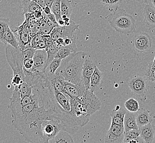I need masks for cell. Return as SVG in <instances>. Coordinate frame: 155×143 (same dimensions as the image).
<instances>
[{
	"label": "cell",
	"mask_w": 155,
	"mask_h": 143,
	"mask_svg": "<svg viewBox=\"0 0 155 143\" xmlns=\"http://www.w3.org/2000/svg\"><path fill=\"white\" fill-rule=\"evenodd\" d=\"M21 8L23 9V14L33 13L38 11H43L41 7L39 4L33 1H22Z\"/></svg>",
	"instance_id": "25"
},
{
	"label": "cell",
	"mask_w": 155,
	"mask_h": 143,
	"mask_svg": "<svg viewBox=\"0 0 155 143\" xmlns=\"http://www.w3.org/2000/svg\"><path fill=\"white\" fill-rule=\"evenodd\" d=\"M141 132L140 129H132L125 132L123 140L124 143H130L132 140H134L140 137Z\"/></svg>",
	"instance_id": "29"
},
{
	"label": "cell",
	"mask_w": 155,
	"mask_h": 143,
	"mask_svg": "<svg viewBox=\"0 0 155 143\" xmlns=\"http://www.w3.org/2000/svg\"><path fill=\"white\" fill-rule=\"evenodd\" d=\"M64 83L70 98H81L84 95V93L87 90L83 82L77 84H75L67 81H64Z\"/></svg>",
	"instance_id": "14"
},
{
	"label": "cell",
	"mask_w": 155,
	"mask_h": 143,
	"mask_svg": "<svg viewBox=\"0 0 155 143\" xmlns=\"http://www.w3.org/2000/svg\"><path fill=\"white\" fill-rule=\"evenodd\" d=\"M34 69V60L33 58L24 60L23 63L24 72H30Z\"/></svg>",
	"instance_id": "38"
},
{
	"label": "cell",
	"mask_w": 155,
	"mask_h": 143,
	"mask_svg": "<svg viewBox=\"0 0 155 143\" xmlns=\"http://www.w3.org/2000/svg\"><path fill=\"white\" fill-rule=\"evenodd\" d=\"M103 75L101 72L100 71L97 66H96L95 69L90 81V89L94 91H97L102 83Z\"/></svg>",
	"instance_id": "23"
},
{
	"label": "cell",
	"mask_w": 155,
	"mask_h": 143,
	"mask_svg": "<svg viewBox=\"0 0 155 143\" xmlns=\"http://www.w3.org/2000/svg\"><path fill=\"white\" fill-rule=\"evenodd\" d=\"M34 68L40 72H45L48 68V52L46 49H36L33 57Z\"/></svg>",
	"instance_id": "10"
},
{
	"label": "cell",
	"mask_w": 155,
	"mask_h": 143,
	"mask_svg": "<svg viewBox=\"0 0 155 143\" xmlns=\"http://www.w3.org/2000/svg\"><path fill=\"white\" fill-rule=\"evenodd\" d=\"M87 54L84 51L73 52L63 59L55 75L63 81L77 84L82 83V72Z\"/></svg>",
	"instance_id": "1"
},
{
	"label": "cell",
	"mask_w": 155,
	"mask_h": 143,
	"mask_svg": "<svg viewBox=\"0 0 155 143\" xmlns=\"http://www.w3.org/2000/svg\"><path fill=\"white\" fill-rule=\"evenodd\" d=\"M1 42H3L5 45L9 44L12 45L14 48H19V44L17 36L15 35L14 32H12L11 29L9 26L7 27V28L5 30L3 35V39L1 40Z\"/></svg>",
	"instance_id": "22"
},
{
	"label": "cell",
	"mask_w": 155,
	"mask_h": 143,
	"mask_svg": "<svg viewBox=\"0 0 155 143\" xmlns=\"http://www.w3.org/2000/svg\"><path fill=\"white\" fill-rule=\"evenodd\" d=\"M9 26V19L8 18H1L0 19V39H3L4 33Z\"/></svg>",
	"instance_id": "35"
},
{
	"label": "cell",
	"mask_w": 155,
	"mask_h": 143,
	"mask_svg": "<svg viewBox=\"0 0 155 143\" xmlns=\"http://www.w3.org/2000/svg\"><path fill=\"white\" fill-rule=\"evenodd\" d=\"M51 11L56 16L57 21L62 18L61 0H54L51 6Z\"/></svg>",
	"instance_id": "32"
},
{
	"label": "cell",
	"mask_w": 155,
	"mask_h": 143,
	"mask_svg": "<svg viewBox=\"0 0 155 143\" xmlns=\"http://www.w3.org/2000/svg\"><path fill=\"white\" fill-rule=\"evenodd\" d=\"M153 62L155 64V58H154V60H153Z\"/></svg>",
	"instance_id": "47"
},
{
	"label": "cell",
	"mask_w": 155,
	"mask_h": 143,
	"mask_svg": "<svg viewBox=\"0 0 155 143\" xmlns=\"http://www.w3.org/2000/svg\"><path fill=\"white\" fill-rule=\"evenodd\" d=\"M72 13L71 1L70 0H61V14L62 16L66 15L68 17H71Z\"/></svg>",
	"instance_id": "28"
},
{
	"label": "cell",
	"mask_w": 155,
	"mask_h": 143,
	"mask_svg": "<svg viewBox=\"0 0 155 143\" xmlns=\"http://www.w3.org/2000/svg\"><path fill=\"white\" fill-rule=\"evenodd\" d=\"M36 48H28L24 50H23V55L24 57V60H28L33 58L34 54L36 51Z\"/></svg>",
	"instance_id": "37"
},
{
	"label": "cell",
	"mask_w": 155,
	"mask_h": 143,
	"mask_svg": "<svg viewBox=\"0 0 155 143\" xmlns=\"http://www.w3.org/2000/svg\"><path fill=\"white\" fill-rule=\"evenodd\" d=\"M47 16H48V19H49L50 21H52L54 24H58V23H57V19H56V16L54 15L52 12L51 13H50V15H47Z\"/></svg>",
	"instance_id": "42"
},
{
	"label": "cell",
	"mask_w": 155,
	"mask_h": 143,
	"mask_svg": "<svg viewBox=\"0 0 155 143\" xmlns=\"http://www.w3.org/2000/svg\"><path fill=\"white\" fill-rule=\"evenodd\" d=\"M43 12H44L46 15H50L52 13L51 8L48 6H46V7L43 8Z\"/></svg>",
	"instance_id": "43"
},
{
	"label": "cell",
	"mask_w": 155,
	"mask_h": 143,
	"mask_svg": "<svg viewBox=\"0 0 155 143\" xmlns=\"http://www.w3.org/2000/svg\"><path fill=\"white\" fill-rule=\"evenodd\" d=\"M136 118L139 127H141L152 122L151 112L144 108H140L136 112Z\"/></svg>",
	"instance_id": "18"
},
{
	"label": "cell",
	"mask_w": 155,
	"mask_h": 143,
	"mask_svg": "<svg viewBox=\"0 0 155 143\" xmlns=\"http://www.w3.org/2000/svg\"><path fill=\"white\" fill-rule=\"evenodd\" d=\"M124 127L125 132L132 129H139L136 118V112L127 111L125 113L124 119Z\"/></svg>",
	"instance_id": "21"
},
{
	"label": "cell",
	"mask_w": 155,
	"mask_h": 143,
	"mask_svg": "<svg viewBox=\"0 0 155 143\" xmlns=\"http://www.w3.org/2000/svg\"><path fill=\"white\" fill-rule=\"evenodd\" d=\"M54 95L55 96V98L58 104L60 105L61 107L64 110L67 112H72V108L71 102H70V98H67V95L63 94V92H60L57 91L56 90L54 89Z\"/></svg>",
	"instance_id": "19"
},
{
	"label": "cell",
	"mask_w": 155,
	"mask_h": 143,
	"mask_svg": "<svg viewBox=\"0 0 155 143\" xmlns=\"http://www.w3.org/2000/svg\"><path fill=\"white\" fill-rule=\"evenodd\" d=\"M30 36L32 39L34 36L40 33V23L38 22H33L30 24V27L29 28Z\"/></svg>",
	"instance_id": "36"
},
{
	"label": "cell",
	"mask_w": 155,
	"mask_h": 143,
	"mask_svg": "<svg viewBox=\"0 0 155 143\" xmlns=\"http://www.w3.org/2000/svg\"><path fill=\"white\" fill-rule=\"evenodd\" d=\"M33 94V87L27 82L24 81L23 83L19 85L15 86V90L12 94L11 98H9V101H14L18 98H22L27 95Z\"/></svg>",
	"instance_id": "13"
},
{
	"label": "cell",
	"mask_w": 155,
	"mask_h": 143,
	"mask_svg": "<svg viewBox=\"0 0 155 143\" xmlns=\"http://www.w3.org/2000/svg\"><path fill=\"white\" fill-rule=\"evenodd\" d=\"M94 92L91 89H87L84 95L81 97L84 107L90 116L99 110L101 106V102Z\"/></svg>",
	"instance_id": "7"
},
{
	"label": "cell",
	"mask_w": 155,
	"mask_h": 143,
	"mask_svg": "<svg viewBox=\"0 0 155 143\" xmlns=\"http://www.w3.org/2000/svg\"><path fill=\"white\" fill-rule=\"evenodd\" d=\"M6 56L7 62L13 72L12 85H19L25 81V75L23 69L24 57L23 52L19 48H14L12 45H6Z\"/></svg>",
	"instance_id": "2"
},
{
	"label": "cell",
	"mask_w": 155,
	"mask_h": 143,
	"mask_svg": "<svg viewBox=\"0 0 155 143\" xmlns=\"http://www.w3.org/2000/svg\"><path fill=\"white\" fill-rule=\"evenodd\" d=\"M139 129L141 132L140 136L143 139L145 143H151L153 141L155 129L152 123L139 127Z\"/></svg>",
	"instance_id": "20"
},
{
	"label": "cell",
	"mask_w": 155,
	"mask_h": 143,
	"mask_svg": "<svg viewBox=\"0 0 155 143\" xmlns=\"http://www.w3.org/2000/svg\"><path fill=\"white\" fill-rule=\"evenodd\" d=\"M144 21L146 27L150 29L155 28V8L146 2L143 7Z\"/></svg>",
	"instance_id": "15"
},
{
	"label": "cell",
	"mask_w": 155,
	"mask_h": 143,
	"mask_svg": "<svg viewBox=\"0 0 155 143\" xmlns=\"http://www.w3.org/2000/svg\"><path fill=\"white\" fill-rule=\"evenodd\" d=\"M48 52V62L47 66H49V65L52 62V61L54 60L57 55V52L58 50V48L54 44L51 45L49 48H46Z\"/></svg>",
	"instance_id": "33"
},
{
	"label": "cell",
	"mask_w": 155,
	"mask_h": 143,
	"mask_svg": "<svg viewBox=\"0 0 155 143\" xmlns=\"http://www.w3.org/2000/svg\"><path fill=\"white\" fill-rule=\"evenodd\" d=\"M73 52H75L71 48L64 46L58 49L56 57L63 60L66 57H68L69 55H71Z\"/></svg>",
	"instance_id": "31"
},
{
	"label": "cell",
	"mask_w": 155,
	"mask_h": 143,
	"mask_svg": "<svg viewBox=\"0 0 155 143\" xmlns=\"http://www.w3.org/2000/svg\"><path fill=\"white\" fill-rule=\"evenodd\" d=\"M125 108L131 112H137L140 109L139 102L136 99L130 98L124 103Z\"/></svg>",
	"instance_id": "30"
},
{
	"label": "cell",
	"mask_w": 155,
	"mask_h": 143,
	"mask_svg": "<svg viewBox=\"0 0 155 143\" xmlns=\"http://www.w3.org/2000/svg\"><path fill=\"white\" fill-rule=\"evenodd\" d=\"M23 1H33L38 4H39V5L41 7L42 9L46 6L45 0H23Z\"/></svg>",
	"instance_id": "41"
},
{
	"label": "cell",
	"mask_w": 155,
	"mask_h": 143,
	"mask_svg": "<svg viewBox=\"0 0 155 143\" xmlns=\"http://www.w3.org/2000/svg\"><path fill=\"white\" fill-rule=\"evenodd\" d=\"M16 36L18 39L19 48L21 50H24L28 48H32L31 44V36L29 29L28 27L21 28L17 30Z\"/></svg>",
	"instance_id": "12"
},
{
	"label": "cell",
	"mask_w": 155,
	"mask_h": 143,
	"mask_svg": "<svg viewBox=\"0 0 155 143\" xmlns=\"http://www.w3.org/2000/svg\"><path fill=\"white\" fill-rule=\"evenodd\" d=\"M79 25L75 23L73 21H71V24L69 25H64L57 27V31L61 36V38H65L67 37L73 38L75 36V31L79 29Z\"/></svg>",
	"instance_id": "16"
},
{
	"label": "cell",
	"mask_w": 155,
	"mask_h": 143,
	"mask_svg": "<svg viewBox=\"0 0 155 143\" xmlns=\"http://www.w3.org/2000/svg\"><path fill=\"white\" fill-rule=\"evenodd\" d=\"M145 76L148 81L155 83V64L153 62L150 63L147 67Z\"/></svg>",
	"instance_id": "34"
},
{
	"label": "cell",
	"mask_w": 155,
	"mask_h": 143,
	"mask_svg": "<svg viewBox=\"0 0 155 143\" xmlns=\"http://www.w3.org/2000/svg\"><path fill=\"white\" fill-rule=\"evenodd\" d=\"M42 39V34H39L36 35L34 36L31 40V47L33 48H35L36 45L39 43V42Z\"/></svg>",
	"instance_id": "39"
},
{
	"label": "cell",
	"mask_w": 155,
	"mask_h": 143,
	"mask_svg": "<svg viewBox=\"0 0 155 143\" xmlns=\"http://www.w3.org/2000/svg\"><path fill=\"white\" fill-rule=\"evenodd\" d=\"M61 130L67 131L66 125L61 121L45 119L42 121V131L45 143H48L50 140L54 139Z\"/></svg>",
	"instance_id": "5"
},
{
	"label": "cell",
	"mask_w": 155,
	"mask_h": 143,
	"mask_svg": "<svg viewBox=\"0 0 155 143\" xmlns=\"http://www.w3.org/2000/svg\"><path fill=\"white\" fill-rule=\"evenodd\" d=\"M146 2L150 3L151 5L155 8V0H147Z\"/></svg>",
	"instance_id": "46"
},
{
	"label": "cell",
	"mask_w": 155,
	"mask_h": 143,
	"mask_svg": "<svg viewBox=\"0 0 155 143\" xmlns=\"http://www.w3.org/2000/svg\"><path fill=\"white\" fill-rule=\"evenodd\" d=\"M58 25L60 26H64L65 25V22L63 19L62 18L60 19L58 21H57Z\"/></svg>",
	"instance_id": "45"
},
{
	"label": "cell",
	"mask_w": 155,
	"mask_h": 143,
	"mask_svg": "<svg viewBox=\"0 0 155 143\" xmlns=\"http://www.w3.org/2000/svg\"><path fill=\"white\" fill-rule=\"evenodd\" d=\"M124 127L111 123L110 127L104 138V142L107 143H122L125 135Z\"/></svg>",
	"instance_id": "9"
},
{
	"label": "cell",
	"mask_w": 155,
	"mask_h": 143,
	"mask_svg": "<svg viewBox=\"0 0 155 143\" xmlns=\"http://www.w3.org/2000/svg\"><path fill=\"white\" fill-rule=\"evenodd\" d=\"M110 26L118 33L129 34L136 32V23L133 17L124 9L118 8L108 17Z\"/></svg>",
	"instance_id": "3"
},
{
	"label": "cell",
	"mask_w": 155,
	"mask_h": 143,
	"mask_svg": "<svg viewBox=\"0 0 155 143\" xmlns=\"http://www.w3.org/2000/svg\"><path fill=\"white\" fill-rule=\"evenodd\" d=\"M35 48L36 49H46L47 48V45L46 43L44 40L42 39L39 43L36 45Z\"/></svg>",
	"instance_id": "40"
},
{
	"label": "cell",
	"mask_w": 155,
	"mask_h": 143,
	"mask_svg": "<svg viewBox=\"0 0 155 143\" xmlns=\"http://www.w3.org/2000/svg\"><path fill=\"white\" fill-rule=\"evenodd\" d=\"M152 38L147 33L140 32L135 34L133 45L136 51L144 52L149 51L152 47Z\"/></svg>",
	"instance_id": "8"
},
{
	"label": "cell",
	"mask_w": 155,
	"mask_h": 143,
	"mask_svg": "<svg viewBox=\"0 0 155 143\" xmlns=\"http://www.w3.org/2000/svg\"><path fill=\"white\" fill-rule=\"evenodd\" d=\"M147 79L145 75H137L131 78L128 81L132 95L141 101H145L148 91Z\"/></svg>",
	"instance_id": "4"
},
{
	"label": "cell",
	"mask_w": 155,
	"mask_h": 143,
	"mask_svg": "<svg viewBox=\"0 0 155 143\" xmlns=\"http://www.w3.org/2000/svg\"><path fill=\"white\" fill-rule=\"evenodd\" d=\"M45 1L46 6H48V7H50V8H51L52 5L54 3V0H45Z\"/></svg>",
	"instance_id": "44"
},
{
	"label": "cell",
	"mask_w": 155,
	"mask_h": 143,
	"mask_svg": "<svg viewBox=\"0 0 155 143\" xmlns=\"http://www.w3.org/2000/svg\"><path fill=\"white\" fill-rule=\"evenodd\" d=\"M68 132L61 130L60 132L56 135L54 139L49 141V143H73L74 140L73 137Z\"/></svg>",
	"instance_id": "24"
},
{
	"label": "cell",
	"mask_w": 155,
	"mask_h": 143,
	"mask_svg": "<svg viewBox=\"0 0 155 143\" xmlns=\"http://www.w3.org/2000/svg\"><path fill=\"white\" fill-rule=\"evenodd\" d=\"M96 66L95 62L86 57L82 72V81L87 89H90V81Z\"/></svg>",
	"instance_id": "11"
},
{
	"label": "cell",
	"mask_w": 155,
	"mask_h": 143,
	"mask_svg": "<svg viewBox=\"0 0 155 143\" xmlns=\"http://www.w3.org/2000/svg\"><path fill=\"white\" fill-rule=\"evenodd\" d=\"M104 6L107 7L111 12L116 11L119 8L120 5L122 2V0H100Z\"/></svg>",
	"instance_id": "27"
},
{
	"label": "cell",
	"mask_w": 155,
	"mask_h": 143,
	"mask_svg": "<svg viewBox=\"0 0 155 143\" xmlns=\"http://www.w3.org/2000/svg\"><path fill=\"white\" fill-rule=\"evenodd\" d=\"M69 98L75 119L80 127H83L89 122L90 116L84 107L81 98L71 97Z\"/></svg>",
	"instance_id": "6"
},
{
	"label": "cell",
	"mask_w": 155,
	"mask_h": 143,
	"mask_svg": "<svg viewBox=\"0 0 155 143\" xmlns=\"http://www.w3.org/2000/svg\"><path fill=\"white\" fill-rule=\"evenodd\" d=\"M62 60L58 58H54L52 62L48 66V68L45 70V74L46 75H55L58 68L60 67L61 64Z\"/></svg>",
	"instance_id": "26"
},
{
	"label": "cell",
	"mask_w": 155,
	"mask_h": 143,
	"mask_svg": "<svg viewBox=\"0 0 155 143\" xmlns=\"http://www.w3.org/2000/svg\"><path fill=\"white\" fill-rule=\"evenodd\" d=\"M127 111L124 108L117 105L114 110L110 112V116L111 117V123L116 124L118 125L124 126V119L125 113Z\"/></svg>",
	"instance_id": "17"
}]
</instances>
